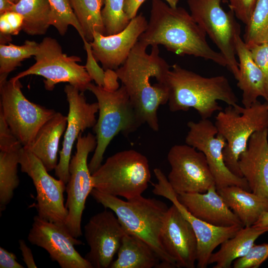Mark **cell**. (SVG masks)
<instances>
[{
	"label": "cell",
	"mask_w": 268,
	"mask_h": 268,
	"mask_svg": "<svg viewBox=\"0 0 268 268\" xmlns=\"http://www.w3.org/2000/svg\"><path fill=\"white\" fill-rule=\"evenodd\" d=\"M35 59L34 64L12 78L17 80L29 75H40L45 78L44 87L48 91L53 90L61 82H67L81 92L87 90L92 79L85 66L77 64L81 61L80 57L64 53L55 39L44 38L39 43Z\"/></svg>",
	"instance_id": "ba28073f"
},
{
	"label": "cell",
	"mask_w": 268,
	"mask_h": 268,
	"mask_svg": "<svg viewBox=\"0 0 268 268\" xmlns=\"http://www.w3.org/2000/svg\"><path fill=\"white\" fill-rule=\"evenodd\" d=\"M268 259V243L254 244L244 256L235 260L234 268H258Z\"/></svg>",
	"instance_id": "d590c367"
},
{
	"label": "cell",
	"mask_w": 268,
	"mask_h": 268,
	"mask_svg": "<svg viewBox=\"0 0 268 268\" xmlns=\"http://www.w3.org/2000/svg\"><path fill=\"white\" fill-rule=\"evenodd\" d=\"M39 43L26 40L24 44L17 46L9 43L0 45V83L5 81L8 74L21 65L25 59L36 54Z\"/></svg>",
	"instance_id": "4dcf8cb0"
},
{
	"label": "cell",
	"mask_w": 268,
	"mask_h": 268,
	"mask_svg": "<svg viewBox=\"0 0 268 268\" xmlns=\"http://www.w3.org/2000/svg\"><path fill=\"white\" fill-rule=\"evenodd\" d=\"M169 108L172 112L194 108L201 119H207L222 110L218 101L236 106L238 99L224 75L204 77L178 64L171 67L168 75Z\"/></svg>",
	"instance_id": "3957f363"
},
{
	"label": "cell",
	"mask_w": 268,
	"mask_h": 268,
	"mask_svg": "<svg viewBox=\"0 0 268 268\" xmlns=\"http://www.w3.org/2000/svg\"><path fill=\"white\" fill-rule=\"evenodd\" d=\"M238 165L251 192L268 200V129L252 134Z\"/></svg>",
	"instance_id": "44dd1931"
},
{
	"label": "cell",
	"mask_w": 268,
	"mask_h": 268,
	"mask_svg": "<svg viewBox=\"0 0 268 268\" xmlns=\"http://www.w3.org/2000/svg\"><path fill=\"white\" fill-rule=\"evenodd\" d=\"M83 42L87 54L86 63L84 66L86 70L96 85L103 87L105 85V71L98 65V62L93 56L90 42L86 40Z\"/></svg>",
	"instance_id": "8d00e7d4"
},
{
	"label": "cell",
	"mask_w": 268,
	"mask_h": 268,
	"mask_svg": "<svg viewBox=\"0 0 268 268\" xmlns=\"http://www.w3.org/2000/svg\"><path fill=\"white\" fill-rule=\"evenodd\" d=\"M91 196L105 208L113 211L127 231L147 243L160 258L161 268H177L163 248L160 234L169 207L164 202L142 195L124 201L93 188Z\"/></svg>",
	"instance_id": "277c9868"
},
{
	"label": "cell",
	"mask_w": 268,
	"mask_h": 268,
	"mask_svg": "<svg viewBox=\"0 0 268 268\" xmlns=\"http://www.w3.org/2000/svg\"><path fill=\"white\" fill-rule=\"evenodd\" d=\"M161 245L177 268H194L197 241L190 222L173 203L169 207L160 234Z\"/></svg>",
	"instance_id": "d6986e66"
},
{
	"label": "cell",
	"mask_w": 268,
	"mask_h": 268,
	"mask_svg": "<svg viewBox=\"0 0 268 268\" xmlns=\"http://www.w3.org/2000/svg\"><path fill=\"white\" fill-rule=\"evenodd\" d=\"M217 191L243 227L253 226L262 213L268 211V200L240 187L230 186Z\"/></svg>",
	"instance_id": "d4e9b609"
},
{
	"label": "cell",
	"mask_w": 268,
	"mask_h": 268,
	"mask_svg": "<svg viewBox=\"0 0 268 268\" xmlns=\"http://www.w3.org/2000/svg\"><path fill=\"white\" fill-rule=\"evenodd\" d=\"M21 148V149H22ZM19 150L0 151V211H4L18 187Z\"/></svg>",
	"instance_id": "f546056e"
},
{
	"label": "cell",
	"mask_w": 268,
	"mask_h": 268,
	"mask_svg": "<svg viewBox=\"0 0 268 268\" xmlns=\"http://www.w3.org/2000/svg\"><path fill=\"white\" fill-rule=\"evenodd\" d=\"M125 0H105L101 15L105 29V35L117 34L129 24L124 11Z\"/></svg>",
	"instance_id": "836d02e7"
},
{
	"label": "cell",
	"mask_w": 268,
	"mask_h": 268,
	"mask_svg": "<svg viewBox=\"0 0 268 268\" xmlns=\"http://www.w3.org/2000/svg\"><path fill=\"white\" fill-rule=\"evenodd\" d=\"M167 159L171 166L167 179L177 194L205 193L215 186L204 154L195 148L187 144L174 145Z\"/></svg>",
	"instance_id": "4fadbf2b"
},
{
	"label": "cell",
	"mask_w": 268,
	"mask_h": 268,
	"mask_svg": "<svg viewBox=\"0 0 268 268\" xmlns=\"http://www.w3.org/2000/svg\"><path fill=\"white\" fill-rule=\"evenodd\" d=\"M148 21L142 13L130 20L121 32L105 35L94 32L90 43L93 56L105 70H116L126 61L133 48L145 31Z\"/></svg>",
	"instance_id": "ac0fdd59"
},
{
	"label": "cell",
	"mask_w": 268,
	"mask_h": 268,
	"mask_svg": "<svg viewBox=\"0 0 268 268\" xmlns=\"http://www.w3.org/2000/svg\"><path fill=\"white\" fill-rule=\"evenodd\" d=\"M138 41L124 63L115 71L143 124L154 131L159 129L157 111L168 103V75L171 67L159 55L158 45Z\"/></svg>",
	"instance_id": "6da1fadb"
},
{
	"label": "cell",
	"mask_w": 268,
	"mask_h": 268,
	"mask_svg": "<svg viewBox=\"0 0 268 268\" xmlns=\"http://www.w3.org/2000/svg\"><path fill=\"white\" fill-rule=\"evenodd\" d=\"M235 48L239 67L237 86L242 91L243 107H250L258 101L260 97L264 98L268 102L263 73L254 61L249 49L240 35L236 36Z\"/></svg>",
	"instance_id": "603a6c76"
},
{
	"label": "cell",
	"mask_w": 268,
	"mask_h": 268,
	"mask_svg": "<svg viewBox=\"0 0 268 268\" xmlns=\"http://www.w3.org/2000/svg\"><path fill=\"white\" fill-rule=\"evenodd\" d=\"M14 3L13 0H0V14L10 11Z\"/></svg>",
	"instance_id": "bcb514c9"
},
{
	"label": "cell",
	"mask_w": 268,
	"mask_h": 268,
	"mask_svg": "<svg viewBox=\"0 0 268 268\" xmlns=\"http://www.w3.org/2000/svg\"><path fill=\"white\" fill-rule=\"evenodd\" d=\"M185 138L186 144L202 152L206 159L213 177L217 190L230 186H237L251 191L246 180L238 177L226 166L223 150L226 142L220 135L214 125L208 119H201L198 122L189 121Z\"/></svg>",
	"instance_id": "5bb4252c"
},
{
	"label": "cell",
	"mask_w": 268,
	"mask_h": 268,
	"mask_svg": "<svg viewBox=\"0 0 268 268\" xmlns=\"http://www.w3.org/2000/svg\"><path fill=\"white\" fill-rule=\"evenodd\" d=\"M10 11L23 16L22 30L28 35H44L51 25V9L48 0H19Z\"/></svg>",
	"instance_id": "83f0119b"
},
{
	"label": "cell",
	"mask_w": 268,
	"mask_h": 268,
	"mask_svg": "<svg viewBox=\"0 0 268 268\" xmlns=\"http://www.w3.org/2000/svg\"><path fill=\"white\" fill-rule=\"evenodd\" d=\"M19 164L21 172L27 174L35 186L36 203L33 205L37 215L65 225L68 214L64 196L66 184L51 176L39 159L23 147L20 152Z\"/></svg>",
	"instance_id": "7c38bea8"
},
{
	"label": "cell",
	"mask_w": 268,
	"mask_h": 268,
	"mask_svg": "<svg viewBox=\"0 0 268 268\" xmlns=\"http://www.w3.org/2000/svg\"><path fill=\"white\" fill-rule=\"evenodd\" d=\"M170 6L172 7H177L179 0H164Z\"/></svg>",
	"instance_id": "7dc6e473"
},
{
	"label": "cell",
	"mask_w": 268,
	"mask_h": 268,
	"mask_svg": "<svg viewBox=\"0 0 268 268\" xmlns=\"http://www.w3.org/2000/svg\"><path fill=\"white\" fill-rule=\"evenodd\" d=\"M249 49L254 61L263 73L268 96V43L255 45Z\"/></svg>",
	"instance_id": "f35d334b"
},
{
	"label": "cell",
	"mask_w": 268,
	"mask_h": 268,
	"mask_svg": "<svg viewBox=\"0 0 268 268\" xmlns=\"http://www.w3.org/2000/svg\"><path fill=\"white\" fill-rule=\"evenodd\" d=\"M51 9V25L61 35L67 33L69 25L73 26L83 41L86 40L82 28L71 8L69 0H48Z\"/></svg>",
	"instance_id": "d6a6232c"
},
{
	"label": "cell",
	"mask_w": 268,
	"mask_h": 268,
	"mask_svg": "<svg viewBox=\"0 0 268 268\" xmlns=\"http://www.w3.org/2000/svg\"><path fill=\"white\" fill-rule=\"evenodd\" d=\"M18 243L22 259L27 267L28 268H36L37 267L35 262L31 249L27 245L26 242L23 239L19 240Z\"/></svg>",
	"instance_id": "b9f144b4"
},
{
	"label": "cell",
	"mask_w": 268,
	"mask_h": 268,
	"mask_svg": "<svg viewBox=\"0 0 268 268\" xmlns=\"http://www.w3.org/2000/svg\"><path fill=\"white\" fill-rule=\"evenodd\" d=\"M64 91L68 103L67 126L59 160L54 170L56 176L67 185L69 178V165L74 142L84 131L94 126L99 106L97 102L88 103L83 92L70 84L65 86Z\"/></svg>",
	"instance_id": "e0dca14e"
},
{
	"label": "cell",
	"mask_w": 268,
	"mask_h": 268,
	"mask_svg": "<svg viewBox=\"0 0 268 268\" xmlns=\"http://www.w3.org/2000/svg\"><path fill=\"white\" fill-rule=\"evenodd\" d=\"M223 0H188L187 3L192 16L218 48L237 80L239 67L235 41L241 28L233 11L226 12L222 8Z\"/></svg>",
	"instance_id": "30bf717a"
},
{
	"label": "cell",
	"mask_w": 268,
	"mask_h": 268,
	"mask_svg": "<svg viewBox=\"0 0 268 268\" xmlns=\"http://www.w3.org/2000/svg\"><path fill=\"white\" fill-rule=\"evenodd\" d=\"M128 232L115 213L107 208L93 215L84 226L89 247L85 258L93 268H110Z\"/></svg>",
	"instance_id": "2e32d148"
},
{
	"label": "cell",
	"mask_w": 268,
	"mask_h": 268,
	"mask_svg": "<svg viewBox=\"0 0 268 268\" xmlns=\"http://www.w3.org/2000/svg\"><path fill=\"white\" fill-rule=\"evenodd\" d=\"M27 239L32 245L45 249L51 259L62 268H93L75 248L82 242L72 236L65 225L39 217L33 218Z\"/></svg>",
	"instance_id": "9a60e30c"
},
{
	"label": "cell",
	"mask_w": 268,
	"mask_h": 268,
	"mask_svg": "<svg viewBox=\"0 0 268 268\" xmlns=\"http://www.w3.org/2000/svg\"><path fill=\"white\" fill-rule=\"evenodd\" d=\"M206 36L183 7H172L161 0H152L147 26L138 40L147 46L162 45L178 55L193 56L227 67L224 57L210 47Z\"/></svg>",
	"instance_id": "7a4b0ae2"
},
{
	"label": "cell",
	"mask_w": 268,
	"mask_h": 268,
	"mask_svg": "<svg viewBox=\"0 0 268 268\" xmlns=\"http://www.w3.org/2000/svg\"><path fill=\"white\" fill-rule=\"evenodd\" d=\"M13 1L14 2V3H15L16 2H17L19 0H13Z\"/></svg>",
	"instance_id": "c3c4849f"
},
{
	"label": "cell",
	"mask_w": 268,
	"mask_h": 268,
	"mask_svg": "<svg viewBox=\"0 0 268 268\" xmlns=\"http://www.w3.org/2000/svg\"><path fill=\"white\" fill-rule=\"evenodd\" d=\"M146 0H125L124 11L128 18L131 20L137 15V11Z\"/></svg>",
	"instance_id": "7bdbcfd3"
},
{
	"label": "cell",
	"mask_w": 268,
	"mask_h": 268,
	"mask_svg": "<svg viewBox=\"0 0 268 268\" xmlns=\"http://www.w3.org/2000/svg\"><path fill=\"white\" fill-rule=\"evenodd\" d=\"M268 229L253 226L242 227L232 237L220 245L219 250L211 255L209 265L215 263L214 268H229L233 262L246 255L261 235Z\"/></svg>",
	"instance_id": "4316f807"
},
{
	"label": "cell",
	"mask_w": 268,
	"mask_h": 268,
	"mask_svg": "<svg viewBox=\"0 0 268 268\" xmlns=\"http://www.w3.org/2000/svg\"><path fill=\"white\" fill-rule=\"evenodd\" d=\"M253 226L256 227L268 229V211L262 213Z\"/></svg>",
	"instance_id": "f6af8a7d"
},
{
	"label": "cell",
	"mask_w": 268,
	"mask_h": 268,
	"mask_svg": "<svg viewBox=\"0 0 268 268\" xmlns=\"http://www.w3.org/2000/svg\"><path fill=\"white\" fill-rule=\"evenodd\" d=\"M73 11L88 42L93 39L94 32L105 35L101 11L105 0H69Z\"/></svg>",
	"instance_id": "f1b7e54d"
},
{
	"label": "cell",
	"mask_w": 268,
	"mask_h": 268,
	"mask_svg": "<svg viewBox=\"0 0 268 268\" xmlns=\"http://www.w3.org/2000/svg\"><path fill=\"white\" fill-rule=\"evenodd\" d=\"M97 145L96 136L91 133L79 134L76 151L69 165V178L66 185L67 199L65 203L68 214L65 226L70 234L77 238L82 235L81 220L88 196L93 189L87 158Z\"/></svg>",
	"instance_id": "8fae6325"
},
{
	"label": "cell",
	"mask_w": 268,
	"mask_h": 268,
	"mask_svg": "<svg viewBox=\"0 0 268 268\" xmlns=\"http://www.w3.org/2000/svg\"><path fill=\"white\" fill-rule=\"evenodd\" d=\"M93 188L130 200L141 196L151 179L146 156L134 149L116 153L91 174Z\"/></svg>",
	"instance_id": "8992f818"
},
{
	"label": "cell",
	"mask_w": 268,
	"mask_h": 268,
	"mask_svg": "<svg viewBox=\"0 0 268 268\" xmlns=\"http://www.w3.org/2000/svg\"><path fill=\"white\" fill-rule=\"evenodd\" d=\"M243 41L248 48L268 43V0H257L246 25Z\"/></svg>",
	"instance_id": "1f68e13d"
},
{
	"label": "cell",
	"mask_w": 268,
	"mask_h": 268,
	"mask_svg": "<svg viewBox=\"0 0 268 268\" xmlns=\"http://www.w3.org/2000/svg\"><path fill=\"white\" fill-rule=\"evenodd\" d=\"M67 121V116L56 112L40 129L32 142L23 147L38 158L48 172L55 170L58 163L60 140L66 129Z\"/></svg>",
	"instance_id": "cb8c5ba5"
},
{
	"label": "cell",
	"mask_w": 268,
	"mask_h": 268,
	"mask_svg": "<svg viewBox=\"0 0 268 268\" xmlns=\"http://www.w3.org/2000/svg\"><path fill=\"white\" fill-rule=\"evenodd\" d=\"M87 90L96 97L99 106V117L93 130L97 145L88 167L91 174L102 164L103 155L113 138L118 134L127 136L143 124L122 85L115 91L90 83Z\"/></svg>",
	"instance_id": "5b68a950"
},
{
	"label": "cell",
	"mask_w": 268,
	"mask_h": 268,
	"mask_svg": "<svg viewBox=\"0 0 268 268\" xmlns=\"http://www.w3.org/2000/svg\"><path fill=\"white\" fill-rule=\"evenodd\" d=\"M155 194L170 201L191 223L197 241V266L199 268H206L215 249L234 236L243 227L239 225L215 226L195 217L179 202L177 194L169 184L165 183L158 186Z\"/></svg>",
	"instance_id": "ffe728a7"
},
{
	"label": "cell",
	"mask_w": 268,
	"mask_h": 268,
	"mask_svg": "<svg viewBox=\"0 0 268 268\" xmlns=\"http://www.w3.org/2000/svg\"><path fill=\"white\" fill-rule=\"evenodd\" d=\"M177 200L195 217L222 227H243L238 217L227 205L215 186L205 193H181Z\"/></svg>",
	"instance_id": "7402d4cb"
},
{
	"label": "cell",
	"mask_w": 268,
	"mask_h": 268,
	"mask_svg": "<svg viewBox=\"0 0 268 268\" xmlns=\"http://www.w3.org/2000/svg\"><path fill=\"white\" fill-rule=\"evenodd\" d=\"M105 85L104 88L110 90L115 91L119 88V84L118 82V77L116 71L112 69L105 70Z\"/></svg>",
	"instance_id": "ee69618b"
},
{
	"label": "cell",
	"mask_w": 268,
	"mask_h": 268,
	"mask_svg": "<svg viewBox=\"0 0 268 268\" xmlns=\"http://www.w3.org/2000/svg\"><path fill=\"white\" fill-rule=\"evenodd\" d=\"M22 87L19 79L12 78L0 83V112L13 134L26 148L56 112L29 101L23 94Z\"/></svg>",
	"instance_id": "9c48e42d"
},
{
	"label": "cell",
	"mask_w": 268,
	"mask_h": 268,
	"mask_svg": "<svg viewBox=\"0 0 268 268\" xmlns=\"http://www.w3.org/2000/svg\"><path fill=\"white\" fill-rule=\"evenodd\" d=\"M118 257L110 268H160L157 254L146 242L127 232L117 253Z\"/></svg>",
	"instance_id": "484cf974"
},
{
	"label": "cell",
	"mask_w": 268,
	"mask_h": 268,
	"mask_svg": "<svg viewBox=\"0 0 268 268\" xmlns=\"http://www.w3.org/2000/svg\"><path fill=\"white\" fill-rule=\"evenodd\" d=\"M23 17L18 12L8 11L0 14V44L11 39V35H18L22 30Z\"/></svg>",
	"instance_id": "e575fe53"
},
{
	"label": "cell",
	"mask_w": 268,
	"mask_h": 268,
	"mask_svg": "<svg viewBox=\"0 0 268 268\" xmlns=\"http://www.w3.org/2000/svg\"><path fill=\"white\" fill-rule=\"evenodd\" d=\"M214 125L217 134L226 140L223 159L229 170L243 177L238 161L253 133L268 129V102H256L249 107L228 105L218 112Z\"/></svg>",
	"instance_id": "52a82bcc"
},
{
	"label": "cell",
	"mask_w": 268,
	"mask_h": 268,
	"mask_svg": "<svg viewBox=\"0 0 268 268\" xmlns=\"http://www.w3.org/2000/svg\"><path fill=\"white\" fill-rule=\"evenodd\" d=\"M229 7L235 17L247 24L257 0H229Z\"/></svg>",
	"instance_id": "ab89813d"
},
{
	"label": "cell",
	"mask_w": 268,
	"mask_h": 268,
	"mask_svg": "<svg viewBox=\"0 0 268 268\" xmlns=\"http://www.w3.org/2000/svg\"><path fill=\"white\" fill-rule=\"evenodd\" d=\"M23 146L15 136L0 112V151L19 150Z\"/></svg>",
	"instance_id": "74e56055"
},
{
	"label": "cell",
	"mask_w": 268,
	"mask_h": 268,
	"mask_svg": "<svg viewBox=\"0 0 268 268\" xmlns=\"http://www.w3.org/2000/svg\"><path fill=\"white\" fill-rule=\"evenodd\" d=\"M17 261L16 255L5 249L0 247V268H23Z\"/></svg>",
	"instance_id": "60d3db41"
}]
</instances>
